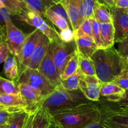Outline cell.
<instances>
[{
	"label": "cell",
	"instance_id": "cell-1",
	"mask_svg": "<svg viewBox=\"0 0 128 128\" xmlns=\"http://www.w3.org/2000/svg\"><path fill=\"white\" fill-rule=\"evenodd\" d=\"M55 122L64 128H84L100 121L102 113L94 102L50 113Z\"/></svg>",
	"mask_w": 128,
	"mask_h": 128
},
{
	"label": "cell",
	"instance_id": "cell-2",
	"mask_svg": "<svg viewBox=\"0 0 128 128\" xmlns=\"http://www.w3.org/2000/svg\"><path fill=\"white\" fill-rule=\"evenodd\" d=\"M90 58L94 64L96 77L102 82H112L128 67L126 60L119 55L114 46L98 49Z\"/></svg>",
	"mask_w": 128,
	"mask_h": 128
},
{
	"label": "cell",
	"instance_id": "cell-3",
	"mask_svg": "<svg viewBox=\"0 0 128 128\" xmlns=\"http://www.w3.org/2000/svg\"><path fill=\"white\" fill-rule=\"evenodd\" d=\"M90 102L92 101L87 99L80 89L68 90L60 84L45 98L42 106L52 113Z\"/></svg>",
	"mask_w": 128,
	"mask_h": 128
},
{
	"label": "cell",
	"instance_id": "cell-4",
	"mask_svg": "<svg viewBox=\"0 0 128 128\" xmlns=\"http://www.w3.org/2000/svg\"><path fill=\"white\" fill-rule=\"evenodd\" d=\"M18 84H25L40 93L44 98L55 90V87L38 69L26 68L17 78Z\"/></svg>",
	"mask_w": 128,
	"mask_h": 128
},
{
	"label": "cell",
	"instance_id": "cell-5",
	"mask_svg": "<svg viewBox=\"0 0 128 128\" xmlns=\"http://www.w3.org/2000/svg\"><path fill=\"white\" fill-rule=\"evenodd\" d=\"M17 16L19 20L24 22L40 30L50 40L51 42L60 39L58 33L46 23L44 18L42 17V15L31 10L29 7H28L22 14Z\"/></svg>",
	"mask_w": 128,
	"mask_h": 128
},
{
	"label": "cell",
	"instance_id": "cell-6",
	"mask_svg": "<svg viewBox=\"0 0 128 128\" xmlns=\"http://www.w3.org/2000/svg\"><path fill=\"white\" fill-rule=\"evenodd\" d=\"M54 62L59 74L61 76L64 71L66 64L77 50L75 39L70 43H66L60 39L51 42Z\"/></svg>",
	"mask_w": 128,
	"mask_h": 128
},
{
	"label": "cell",
	"instance_id": "cell-7",
	"mask_svg": "<svg viewBox=\"0 0 128 128\" xmlns=\"http://www.w3.org/2000/svg\"><path fill=\"white\" fill-rule=\"evenodd\" d=\"M5 26L6 32V42L8 45L10 54L15 56L18 61L20 57L26 35L13 24L11 18L5 22Z\"/></svg>",
	"mask_w": 128,
	"mask_h": 128
},
{
	"label": "cell",
	"instance_id": "cell-8",
	"mask_svg": "<svg viewBox=\"0 0 128 128\" xmlns=\"http://www.w3.org/2000/svg\"><path fill=\"white\" fill-rule=\"evenodd\" d=\"M18 86L24 111L29 115L35 114L45 99L37 91L25 84H18Z\"/></svg>",
	"mask_w": 128,
	"mask_h": 128
},
{
	"label": "cell",
	"instance_id": "cell-9",
	"mask_svg": "<svg viewBox=\"0 0 128 128\" xmlns=\"http://www.w3.org/2000/svg\"><path fill=\"white\" fill-rule=\"evenodd\" d=\"M110 12L115 31L114 42L118 43L128 36V9L112 6Z\"/></svg>",
	"mask_w": 128,
	"mask_h": 128
},
{
	"label": "cell",
	"instance_id": "cell-10",
	"mask_svg": "<svg viewBox=\"0 0 128 128\" xmlns=\"http://www.w3.org/2000/svg\"><path fill=\"white\" fill-rule=\"evenodd\" d=\"M41 34L42 32L40 30L35 29L26 36L22 48L20 57L18 60L19 76L27 68Z\"/></svg>",
	"mask_w": 128,
	"mask_h": 128
},
{
	"label": "cell",
	"instance_id": "cell-11",
	"mask_svg": "<svg viewBox=\"0 0 128 128\" xmlns=\"http://www.w3.org/2000/svg\"><path fill=\"white\" fill-rule=\"evenodd\" d=\"M38 70L55 87L60 85L61 78L54 62L51 43L48 47Z\"/></svg>",
	"mask_w": 128,
	"mask_h": 128
},
{
	"label": "cell",
	"instance_id": "cell-12",
	"mask_svg": "<svg viewBox=\"0 0 128 128\" xmlns=\"http://www.w3.org/2000/svg\"><path fill=\"white\" fill-rule=\"evenodd\" d=\"M102 82L96 76H83L79 84V88L87 99L92 102H98L100 98Z\"/></svg>",
	"mask_w": 128,
	"mask_h": 128
},
{
	"label": "cell",
	"instance_id": "cell-13",
	"mask_svg": "<svg viewBox=\"0 0 128 128\" xmlns=\"http://www.w3.org/2000/svg\"><path fill=\"white\" fill-rule=\"evenodd\" d=\"M50 43L51 42L50 40L42 33L33 55L28 63L27 68L32 69H38Z\"/></svg>",
	"mask_w": 128,
	"mask_h": 128
},
{
	"label": "cell",
	"instance_id": "cell-14",
	"mask_svg": "<svg viewBox=\"0 0 128 128\" xmlns=\"http://www.w3.org/2000/svg\"><path fill=\"white\" fill-rule=\"evenodd\" d=\"M60 2L67 12L68 23L73 31L76 30L82 23L80 13V0H62Z\"/></svg>",
	"mask_w": 128,
	"mask_h": 128
},
{
	"label": "cell",
	"instance_id": "cell-15",
	"mask_svg": "<svg viewBox=\"0 0 128 128\" xmlns=\"http://www.w3.org/2000/svg\"><path fill=\"white\" fill-rule=\"evenodd\" d=\"M0 108L5 109L10 113L24 111V104L20 94H1Z\"/></svg>",
	"mask_w": 128,
	"mask_h": 128
},
{
	"label": "cell",
	"instance_id": "cell-16",
	"mask_svg": "<svg viewBox=\"0 0 128 128\" xmlns=\"http://www.w3.org/2000/svg\"><path fill=\"white\" fill-rule=\"evenodd\" d=\"M125 90L114 82H102L100 95L106 98L107 100L112 102H118L124 95Z\"/></svg>",
	"mask_w": 128,
	"mask_h": 128
},
{
	"label": "cell",
	"instance_id": "cell-17",
	"mask_svg": "<svg viewBox=\"0 0 128 128\" xmlns=\"http://www.w3.org/2000/svg\"><path fill=\"white\" fill-rule=\"evenodd\" d=\"M74 39L78 54L84 57L90 58L93 54L98 50V45L93 38L82 36Z\"/></svg>",
	"mask_w": 128,
	"mask_h": 128
},
{
	"label": "cell",
	"instance_id": "cell-18",
	"mask_svg": "<svg viewBox=\"0 0 128 128\" xmlns=\"http://www.w3.org/2000/svg\"><path fill=\"white\" fill-rule=\"evenodd\" d=\"M99 26L102 42L101 49L107 48L114 46V44H115V31L112 23H99Z\"/></svg>",
	"mask_w": 128,
	"mask_h": 128
},
{
	"label": "cell",
	"instance_id": "cell-19",
	"mask_svg": "<svg viewBox=\"0 0 128 128\" xmlns=\"http://www.w3.org/2000/svg\"><path fill=\"white\" fill-rule=\"evenodd\" d=\"M52 120L48 110L41 106L34 115L32 128H48Z\"/></svg>",
	"mask_w": 128,
	"mask_h": 128
},
{
	"label": "cell",
	"instance_id": "cell-20",
	"mask_svg": "<svg viewBox=\"0 0 128 128\" xmlns=\"http://www.w3.org/2000/svg\"><path fill=\"white\" fill-rule=\"evenodd\" d=\"M61 1L62 0H24V2L31 10L40 15L44 16L48 10Z\"/></svg>",
	"mask_w": 128,
	"mask_h": 128
},
{
	"label": "cell",
	"instance_id": "cell-21",
	"mask_svg": "<svg viewBox=\"0 0 128 128\" xmlns=\"http://www.w3.org/2000/svg\"><path fill=\"white\" fill-rule=\"evenodd\" d=\"M4 75L11 80H16L19 77V68L17 59L14 56H9L4 62L3 65Z\"/></svg>",
	"mask_w": 128,
	"mask_h": 128
},
{
	"label": "cell",
	"instance_id": "cell-22",
	"mask_svg": "<svg viewBox=\"0 0 128 128\" xmlns=\"http://www.w3.org/2000/svg\"><path fill=\"white\" fill-rule=\"evenodd\" d=\"M94 19L99 23H112L110 8L102 3H98L94 10Z\"/></svg>",
	"mask_w": 128,
	"mask_h": 128
},
{
	"label": "cell",
	"instance_id": "cell-23",
	"mask_svg": "<svg viewBox=\"0 0 128 128\" xmlns=\"http://www.w3.org/2000/svg\"><path fill=\"white\" fill-rule=\"evenodd\" d=\"M100 110H101L102 118L113 122L128 126V114H122L114 111L110 109L108 106L103 107L102 109H100Z\"/></svg>",
	"mask_w": 128,
	"mask_h": 128
},
{
	"label": "cell",
	"instance_id": "cell-24",
	"mask_svg": "<svg viewBox=\"0 0 128 128\" xmlns=\"http://www.w3.org/2000/svg\"><path fill=\"white\" fill-rule=\"evenodd\" d=\"M78 57H79V54L77 50L75 51L72 56L66 64L64 72L62 75L60 76L61 80L66 79L70 76L76 73L78 68Z\"/></svg>",
	"mask_w": 128,
	"mask_h": 128
},
{
	"label": "cell",
	"instance_id": "cell-25",
	"mask_svg": "<svg viewBox=\"0 0 128 128\" xmlns=\"http://www.w3.org/2000/svg\"><path fill=\"white\" fill-rule=\"evenodd\" d=\"M98 3V0H80V13L82 22L87 18H94V10Z\"/></svg>",
	"mask_w": 128,
	"mask_h": 128
},
{
	"label": "cell",
	"instance_id": "cell-26",
	"mask_svg": "<svg viewBox=\"0 0 128 128\" xmlns=\"http://www.w3.org/2000/svg\"><path fill=\"white\" fill-rule=\"evenodd\" d=\"M29 114L24 111L12 113L7 123V128H23Z\"/></svg>",
	"mask_w": 128,
	"mask_h": 128
},
{
	"label": "cell",
	"instance_id": "cell-27",
	"mask_svg": "<svg viewBox=\"0 0 128 128\" xmlns=\"http://www.w3.org/2000/svg\"><path fill=\"white\" fill-rule=\"evenodd\" d=\"M2 2L13 16L20 15L28 7L25 2L18 0H2Z\"/></svg>",
	"mask_w": 128,
	"mask_h": 128
},
{
	"label": "cell",
	"instance_id": "cell-28",
	"mask_svg": "<svg viewBox=\"0 0 128 128\" xmlns=\"http://www.w3.org/2000/svg\"><path fill=\"white\" fill-rule=\"evenodd\" d=\"M0 93L4 94H20L19 86L16 81L6 79L0 76Z\"/></svg>",
	"mask_w": 128,
	"mask_h": 128
},
{
	"label": "cell",
	"instance_id": "cell-29",
	"mask_svg": "<svg viewBox=\"0 0 128 128\" xmlns=\"http://www.w3.org/2000/svg\"><path fill=\"white\" fill-rule=\"evenodd\" d=\"M83 76L84 75L82 74V72L78 68L76 74L70 76L66 79L61 80L60 84L64 88L68 90H76L80 89V81Z\"/></svg>",
	"mask_w": 128,
	"mask_h": 128
},
{
	"label": "cell",
	"instance_id": "cell-30",
	"mask_svg": "<svg viewBox=\"0 0 128 128\" xmlns=\"http://www.w3.org/2000/svg\"><path fill=\"white\" fill-rule=\"evenodd\" d=\"M94 18H87L85 20L82 24L76 30L73 31L74 38L82 36H90L92 37V24Z\"/></svg>",
	"mask_w": 128,
	"mask_h": 128
},
{
	"label": "cell",
	"instance_id": "cell-31",
	"mask_svg": "<svg viewBox=\"0 0 128 128\" xmlns=\"http://www.w3.org/2000/svg\"><path fill=\"white\" fill-rule=\"evenodd\" d=\"M45 17L48 18L55 26L57 27L60 30L68 29V22L64 17L53 12L51 10L48 9L44 14Z\"/></svg>",
	"mask_w": 128,
	"mask_h": 128
},
{
	"label": "cell",
	"instance_id": "cell-32",
	"mask_svg": "<svg viewBox=\"0 0 128 128\" xmlns=\"http://www.w3.org/2000/svg\"><path fill=\"white\" fill-rule=\"evenodd\" d=\"M78 69L84 76H96L94 64L91 58L84 57L79 55Z\"/></svg>",
	"mask_w": 128,
	"mask_h": 128
},
{
	"label": "cell",
	"instance_id": "cell-33",
	"mask_svg": "<svg viewBox=\"0 0 128 128\" xmlns=\"http://www.w3.org/2000/svg\"><path fill=\"white\" fill-rule=\"evenodd\" d=\"M114 84L119 86L123 89L128 88V67L124 68L121 73L112 81Z\"/></svg>",
	"mask_w": 128,
	"mask_h": 128
},
{
	"label": "cell",
	"instance_id": "cell-34",
	"mask_svg": "<svg viewBox=\"0 0 128 128\" xmlns=\"http://www.w3.org/2000/svg\"><path fill=\"white\" fill-rule=\"evenodd\" d=\"M92 37L96 44L98 45V49H101L102 42L101 38H100L99 23L98 22H96L94 19L93 21V24H92Z\"/></svg>",
	"mask_w": 128,
	"mask_h": 128
},
{
	"label": "cell",
	"instance_id": "cell-35",
	"mask_svg": "<svg viewBox=\"0 0 128 128\" xmlns=\"http://www.w3.org/2000/svg\"><path fill=\"white\" fill-rule=\"evenodd\" d=\"M117 44H118L117 51L123 58L126 60L127 57L128 56V36Z\"/></svg>",
	"mask_w": 128,
	"mask_h": 128
},
{
	"label": "cell",
	"instance_id": "cell-36",
	"mask_svg": "<svg viewBox=\"0 0 128 128\" xmlns=\"http://www.w3.org/2000/svg\"><path fill=\"white\" fill-rule=\"evenodd\" d=\"M58 36L60 40L64 42L70 43L74 40V32L70 28L60 30V33H58Z\"/></svg>",
	"mask_w": 128,
	"mask_h": 128
},
{
	"label": "cell",
	"instance_id": "cell-37",
	"mask_svg": "<svg viewBox=\"0 0 128 128\" xmlns=\"http://www.w3.org/2000/svg\"><path fill=\"white\" fill-rule=\"evenodd\" d=\"M10 50L8 48L6 40L0 44V64L4 62L7 58L10 56Z\"/></svg>",
	"mask_w": 128,
	"mask_h": 128
},
{
	"label": "cell",
	"instance_id": "cell-38",
	"mask_svg": "<svg viewBox=\"0 0 128 128\" xmlns=\"http://www.w3.org/2000/svg\"><path fill=\"white\" fill-rule=\"evenodd\" d=\"M50 10H51L54 13H56V14L61 16L64 17L65 19H66L68 22L67 12H66V10H65L64 6L61 3V2H59L58 3L56 4L55 5L53 6L52 8H50Z\"/></svg>",
	"mask_w": 128,
	"mask_h": 128
},
{
	"label": "cell",
	"instance_id": "cell-39",
	"mask_svg": "<svg viewBox=\"0 0 128 128\" xmlns=\"http://www.w3.org/2000/svg\"><path fill=\"white\" fill-rule=\"evenodd\" d=\"M100 123L103 128H128V126L113 122L102 118L100 120Z\"/></svg>",
	"mask_w": 128,
	"mask_h": 128
},
{
	"label": "cell",
	"instance_id": "cell-40",
	"mask_svg": "<svg viewBox=\"0 0 128 128\" xmlns=\"http://www.w3.org/2000/svg\"><path fill=\"white\" fill-rule=\"evenodd\" d=\"M10 12L6 8H0V26H5V22L11 18Z\"/></svg>",
	"mask_w": 128,
	"mask_h": 128
},
{
	"label": "cell",
	"instance_id": "cell-41",
	"mask_svg": "<svg viewBox=\"0 0 128 128\" xmlns=\"http://www.w3.org/2000/svg\"><path fill=\"white\" fill-rule=\"evenodd\" d=\"M12 113L0 108V126L6 124Z\"/></svg>",
	"mask_w": 128,
	"mask_h": 128
},
{
	"label": "cell",
	"instance_id": "cell-42",
	"mask_svg": "<svg viewBox=\"0 0 128 128\" xmlns=\"http://www.w3.org/2000/svg\"><path fill=\"white\" fill-rule=\"evenodd\" d=\"M114 105L118 106H128V88L125 90V92L121 99L118 102L114 103Z\"/></svg>",
	"mask_w": 128,
	"mask_h": 128
},
{
	"label": "cell",
	"instance_id": "cell-43",
	"mask_svg": "<svg viewBox=\"0 0 128 128\" xmlns=\"http://www.w3.org/2000/svg\"><path fill=\"white\" fill-rule=\"evenodd\" d=\"M109 108L114 111L124 114H128V106H118L114 104L109 106Z\"/></svg>",
	"mask_w": 128,
	"mask_h": 128
},
{
	"label": "cell",
	"instance_id": "cell-44",
	"mask_svg": "<svg viewBox=\"0 0 128 128\" xmlns=\"http://www.w3.org/2000/svg\"><path fill=\"white\" fill-rule=\"evenodd\" d=\"M113 6L128 9V0H113Z\"/></svg>",
	"mask_w": 128,
	"mask_h": 128
},
{
	"label": "cell",
	"instance_id": "cell-45",
	"mask_svg": "<svg viewBox=\"0 0 128 128\" xmlns=\"http://www.w3.org/2000/svg\"><path fill=\"white\" fill-rule=\"evenodd\" d=\"M6 26H0V44L4 40H6Z\"/></svg>",
	"mask_w": 128,
	"mask_h": 128
},
{
	"label": "cell",
	"instance_id": "cell-46",
	"mask_svg": "<svg viewBox=\"0 0 128 128\" xmlns=\"http://www.w3.org/2000/svg\"><path fill=\"white\" fill-rule=\"evenodd\" d=\"M34 115H35V114H31V115H29V116H28V119H27L26 121L25 124H24L23 128H32V122H33V119H34Z\"/></svg>",
	"mask_w": 128,
	"mask_h": 128
},
{
	"label": "cell",
	"instance_id": "cell-47",
	"mask_svg": "<svg viewBox=\"0 0 128 128\" xmlns=\"http://www.w3.org/2000/svg\"><path fill=\"white\" fill-rule=\"evenodd\" d=\"M84 128H103V127L102 126L100 121H98L94 122L89 124V125L87 126Z\"/></svg>",
	"mask_w": 128,
	"mask_h": 128
},
{
	"label": "cell",
	"instance_id": "cell-48",
	"mask_svg": "<svg viewBox=\"0 0 128 128\" xmlns=\"http://www.w3.org/2000/svg\"><path fill=\"white\" fill-rule=\"evenodd\" d=\"M98 1L99 3L105 4L109 8L113 6V0H98Z\"/></svg>",
	"mask_w": 128,
	"mask_h": 128
},
{
	"label": "cell",
	"instance_id": "cell-49",
	"mask_svg": "<svg viewBox=\"0 0 128 128\" xmlns=\"http://www.w3.org/2000/svg\"><path fill=\"white\" fill-rule=\"evenodd\" d=\"M48 128H63L62 126H61L59 124H58L56 122H55V120H54V119H53V120H52L51 123L50 124V125H49Z\"/></svg>",
	"mask_w": 128,
	"mask_h": 128
},
{
	"label": "cell",
	"instance_id": "cell-50",
	"mask_svg": "<svg viewBox=\"0 0 128 128\" xmlns=\"http://www.w3.org/2000/svg\"><path fill=\"white\" fill-rule=\"evenodd\" d=\"M4 7H5V6H4V4H3V2H2V0H0V8H4Z\"/></svg>",
	"mask_w": 128,
	"mask_h": 128
},
{
	"label": "cell",
	"instance_id": "cell-51",
	"mask_svg": "<svg viewBox=\"0 0 128 128\" xmlns=\"http://www.w3.org/2000/svg\"><path fill=\"white\" fill-rule=\"evenodd\" d=\"M0 128H7V124H4V125L0 126Z\"/></svg>",
	"mask_w": 128,
	"mask_h": 128
},
{
	"label": "cell",
	"instance_id": "cell-52",
	"mask_svg": "<svg viewBox=\"0 0 128 128\" xmlns=\"http://www.w3.org/2000/svg\"><path fill=\"white\" fill-rule=\"evenodd\" d=\"M126 62H127V64H128V56L127 57V58H126Z\"/></svg>",
	"mask_w": 128,
	"mask_h": 128
},
{
	"label": "cell",
	"instance_id": "cell-53",
	"mask_svg": "<svg viewBox=\"0 0 128 128\" xmlns=\"http://www.w3.org/2000/svg\"><path fill=\"white\" fill-rule=\"evenodd\" d=\"M20 2H24V0H18Z\"/></svg>",
	"mask_w": 128,
	"mask_h": 128
},
{
	"label": "cell",
	"instance_id": "cell-54",
	"mask_svg": "<svg viewBox=\"0 0 128 128\" xmlns=\"http://www.w3.org/2000/svg\"><path fill=\"white\" fill-rule=\"evenodd\" d=\"M0 95H1V93H0Z\"/></svg>",
	"mask_w": 128,
	"mask_h": 128
}]
</instances>
